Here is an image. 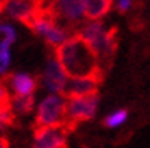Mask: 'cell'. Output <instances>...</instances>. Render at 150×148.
Wrapping results in <instances>:
<instances>
[{
	"label": "cell",
	"instance_id": "obj_7",
	"mask_svg": "<svg viewBox=\"0 0 150 148\" xmlns=\"http://www.w3.org/2000/svg\"><path fill=\"white\" fill-rule=\"evenodd\" d=\"M38 82L45 87V90H48L50 93L55 95H64L69 77L64 72V68L60 67V63L55 60V57L48 58L47 65L43 68V73L38 77Z\"/></svg>",
	"mask_w": 150,
	"mask_h": 148
},
{
	"label": "cell",
	"instance_id": "obj_14",
	"mask_svg": "<svg viewBox=\"0 0 150 148\" xmlns=\"http://www.w3.org/2000/svg\"><path fill=\"white\" fill-rule=\"evenodd\" d=\"M0 125L4 128H10L17 125V115L12 110L10 100L5 103H0Z\"/></svg>",
	"mask_w": 150,
	"mask_h": 148
},
{
	"label": "cell",
	"instance_id": "obj_6",
	"mask_svg": "<svg viewBox=\"0 0 150 148\" xmlns=\"http://www.w3.org/2000/svg\"><path fill=\"white\" fill-rule=\"evenodd\" d=\"M47 7V0H10L7 4L5 12L13 20H18L30 28L33 20L37 18Z\"/></svg>",
	"mask_w": 150,
	"mask_h": 148
},
{
	"label": "cell",
	"instance_id": "obj_5",
	"mask_svg": "<svg viewBox=\"0 0 150 148\" xmlns=\"http://www.w3.org/2000/svg\"><path fill=\"white\" fill-rule=\"evenodd\" d=\"M47 4L55 18L64 22L70 30H77V25H80L85 18L83 0H48Z\"/></svg>",
	"mask_w": 150,
	"mask_h": 148
},
{
	"label": "cell",
	"instance_id": "obj_12",
	"mask_svg": "<svg viewBox=\"0 0 150 148\" xmlns=\"http://www.w3.org/2000/svg\"><path fill=\"white\" fill-rule=\"evenodd\" d=\"M10 105L12 110L17 116L18 115H28L33 111V106H35V98L33 95L30 97H15L10 95Z\"/></svg>",
	"mask_w": 150,
	"mask_h": 148
},
{
	"label": "cell",
	"instance_id": "obj_9",
	"mask_svg": "<svg viewBox=\"0 0 150 148\" xmlns=\"http://www.w3.org/2000/svg\"><path fill=\"white\" fill-rule=\"evenodd\" d=\"M103 75H90V77H75L69 78L65 87V98H77V97H90L98 93V85Z\"/></svg>",
	"mask_w": 150,
	"mask_h": 148
},
{
	"label": "cell",
	"instance_id": "obj_1",
	"mask_svg": "<svg viewBox=\"0 0 150 148\" xmlns=\"http://www.w3.org/2000/svg\"><path fill=\"white\" fill-rule=\"evenodd\" d=\"M55 60L60 63L69 78L75 77H90V75H103L95 53L82 40L77 33H74L69 40L54 48Z\"/></svg>",
	"mask_w": 150,
	"mask_h": 148
},
{
	"label": "cell",
	"instance_id": "obj_16",
	"mask_svg": "<svg viewBox=\"0 0 150 148\" xmlns=\"http://www.w3.org/2000/svg\"><path fill=\"white\" fill-rule=\"evenodd\" d=\"M10 100V92H8V87L4 80L0 78V103H5V101Z\"/></svg>",
	"mask_w": 150,
	"mask_h": 148
},
{
	"label": "cell",
	"instance_id": "obj_13",
	"mask_svg": "<svg viewBox=\"0 0 150 148\" xmlns=\"http://www.w3.org/2000/svg\"><path fill=\"white\" fill-rule=\"evenodd\" d=\"M129 120V111L125 108H118V110H113L112 113H108L103 120V125L107 128H120L123 127Z\"/></svg>",
	"mask_w": 150,
	"mask_h": 148
},
{
	"label": "cell",
	"instance_id": "obj_17",
	"mask_svg": "<svg viewBox=\"0 0 150 148\" xmlns=\"http://www.w3.org/2000/svg\"><path fill=\"white\" fill-rule=\"evenodd\" d=\"M134 5V0H117V10L120 13H125V12H129Z\"/></svg>",
	"mask_w": 150,
	"mask_h": 148
},
{
	"label": "cell",
	"instance_id": "obj_11",
	"mask_svg": "<svg viewBox=\"0 0 150 148\" xmlns=\"http://www.w3.org/2000/svg\"><path fill=\"white\" fill-rule=\"evenodd\" d=\"M112 0H83L85 18L90 22H97L107 15L112 8Z\"/></svg>",
	"mask_w": 150,
	"mask_h": 148
},
{
	"label": "cell",
	"instance_id": "obj_10",
	"mask_svg": "<svg viewBox=\"0 0 150 148\" xmlns=\"http://www.w3.org/2000/svg\"><path fill=\"white\" fill-rule=\"evenodd\" d=\"M2 80L7 83L8 90L12 88L15 97H30L35 93L38 88V77H32L28 73H5L2 77Z\"/></svg>",
	"mask_w": 150,
	"mask_h": 148
},
{
	"label": "cell",
	"instance_id": "obj_3",
	"mask_svg": "<svg viewBox=\"0 0 150 148\" xmlns=\"http://www.w3.org/2000/svg\"><path fill=\"white\" fill-rule=\"evenodd\" d=\"M65 103H67V100H65L64 95L48 93L37 106L33 128H38V127H64L65 128Z\"/></svg>",
	"mask_w": 150,
	"mask_h": 148
},
{
	"label": "cell",
	"instance_id": "obj_15",
	"mask_svg": "<svg viewBox=\"0 0 150 148\" xmlns=\"http://www.w3.org/2000/svg\"><path fill=\"white\" fill-rule=\"evenodd\" d=\"M10 52H0V75H5L10 67Z\"/></svg>",
	"mask_w": 150,
	"mask_h": 148
},
{
	"label": "cell",
	"instance_id": "obj_4",
	"mask_svg": "<svg viewBox=\"0 0 150 148\" xmlns=\"http://www.w3.org/2000/svg\"><path fill=\"white\" fill-rule=\"evenodd\" d=\"M65 128L70 132V128L77 127L82 122H88L95 116L98 110V93L90 97H77V98H65Z\"/></svg>",
	"mask_w": 150,
	"mask_h": 148
},
{
	"label": "cell",
	"instance_id": "obj_2",
	"mask_svg": "<svg viewBox=\"0 0 150 148\" xmlns=\"http://www.w3.org/2000/svg\"><path fill=\"white\" fill-rule=\"evenodd\" d=\"M77 35L90 47L95 53L98 65L103 72V65L108 67L112 62L113 55L117 52V28H105L100 20L88 22L77 32Z\"/></svg>",
	"mask_w": 150,
	"mask_h": 148
},
{
	"label": "cell",
	"instance_id": "obj_8",
	"mask_svg": "<svg viewBox=\"0 0 150 148\" xmlns=\"http://www.w3.org/2000/svg\"><path fill=\"white\" fill-rule=\"evenodd\" d=\"M33 148H67V130L64 127L33 128Z\"/></svg>",
	"mask_w": 150,
	"mask_h": 148
},
{
	"label": "cell",
	"instance_id": "obj_18",
	"mask_svg": "<svg viewBox=\"0 0 150 148\" xmlns=\"http://www.w3.org/2000/svg\"><path fill=\"white\" fill-rule=\"evenodd\" d=\"M0 148H8V140L5 137H0Z\"/></svg>",
	"mask_w": 150,
	"mask_h": 148
}]
</instances>
